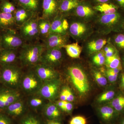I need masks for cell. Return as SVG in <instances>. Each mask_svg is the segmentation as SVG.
Listing matches in <instances>:
<instances>
[{
	"label": "cell",
	"mask_w": 124,
	"mask_h": 124,
	"mask_svg": "<svg viewBox=\"0 0 124 124\" xmlns=\"http://www.w3.org/2000/svg\"><path fill=\"white\" fill-rule=\"evenodd\" d=\"M96 10L100 11L103 15H109L116 13L117 8L112 4L108 3L101 4L94 7Z\"/></svg>",
	"instance_id": "cell-28"
},
{
	"label": "cell",
	"mask_w": 124,
	"mask_h": 124,
	"mask_svg": "<svg viewBox=\"0 0 124 124\" xmlns=\"http://www.w3.org/2000/svg\"><path fill=\"white\" fill-rule=\"evenodd\" d=\"M37 94L36 96H33L29 99L28 100V104L32 108L35 110L43 108L47 103H46V100H47L40 95Z\"/></svg>",
	"instance_id": "cell-26"
},
{
	"label": "cell",
	"mask_w": 124,
	"mask_h": 124,
	"mask_svg": "<svg viewBox=\"0 0 124 124\" xmlns=\"http://www.w3.org/2000/svg\"><path fill=\"white\" fill-rule=\"evenodd\" d=\"M105 63L109 69H115L121 66L120 58L116 53L111 57L106 58Z\"/></svg>",
	"instance_id": "cell-32"
},
{
	"label": "cell",
	"mask_w": 124,
	"mask_h": 124,
	"mask_svg": "<svg viewBox=\"0 0 124 124\" xmlns=\"http://www.w3.org/2000/svg\"><path fill=\"white\" fill-rule=\"evenodd\" d=\"M15 6L8 0H2L0 4V11L14 14L16 9Z\"/></svg>",
	"instance_id": "cell-31"
},
{
	"label": "cell",
	"mask_w": 124,
	"mask_h": 124,
	"mask_svg": "<svg viewBox=\"0 0 124 124\" xmlns=\"http://www.w3.org/2000/svg\"><path fill=\"white\" fill-rule=\"evenodd\" d=\"M122 124H124V119L122 121Z\"/></svg>",
	"instance_id": "cell-53"
},
{
	"label": "cell",
	"mask_w": 124,
	"mask_h": 124,
	"mask_svg": "<svg viewBox=\"0 0 124 124\" xmlns=\"http://www.w3.org/2000/svg\"><path fill=\"white\" fill-rule=\"evenodd\" d=\"M18 59L23 66L34 67L40 63L42 52L45 49L43 44L26 43L20 48Z\"/></svg>",
	"instance_id": "cell-1"
},
{
	"label": "cell",
	"mask_w": 124,
	"mask_h": 124,
	"mask_svg": "<svg viewBox=\"0 0 124 124\" xmlns=\"http://www.w3.org/2000/svg\"><path fill=\"white\" fill-rule=\"evenodd\" d=\"M115 42L119 48L124 49V35L120 34L117 35L115 38Z\"/></svg>",
	"instance_id": "cell-38"
},
{
	"label": "cell",
	"mask_w": 124,
	"mask_h": 124,
	"mask_svg": "<svg viewBox=\"0 0 124 124\" xmlns=\"http://www.w3.org/2000/svg\"><path fill=\"white\" fill-rule=\"evenodd\" d=\"M14 14L7 13L0 11V31L9 29H16Z\"/></svg>",
	"instance_id": "cell-18"
},
{
	"label": "cell",
	"mask_w": 124,
	"mask_h": 124,
	"mask_svg": "<svg viewBox=\"0 0 124 124\" xmlns=\"http://www.w3.org/2000/svg\"><path fill=\"white\" fill-rule=\"evenodd\" d=\"M67 87H64L62 89L59 95L60 100L62 101H66Z\"/></svg>",
	"instance_id": "cell-44"
},
{
	"label": "cell",
	"mask_w": 124,
	"mask_h": 124,
	"mask_svg": "<svg viewBox=\"0 0 124 124\" xmlns=\"http://www.w3.org/2000/svg\"><path fill=\"white\" fill-rule=\"evenodd\" d=\"M0 124H13L11 118L5 113L0 112Z\"/></svg>",
	"instance_id": "cell-39"
},
{
	"label": "cell",
	"mask_w": 124,
	"mask_h": 124,
	"mask_svg": "<svg viewBox=\"0 0 124 124\" xmlns=\"http://www.w3.org/2000/svg\"><path fill=\"white\" fill-rule=\"evenodd\" d=\"M69 57L73 58H78L80 57L82 51V48L76 43L67 44L64 47Z\"/></svg>",
	"instance_id": "cell-25"
},
{
	"label": "cell",
	"mask_w": 124,
	"mask_h": 124,
	"mask_svg": "<svg viewBox=\"0 0 124 124\" xmlns=\"http://www.w3.org/2000/svg\"><path fill=\"white\" fill-rule=\"evenodd\" d=\"M121 80L122 86L124 89V73L122 74V76H121Z\"/></svg>",
	"instance_id": "cell-50"
},
{
	"label": "cell",
	"mask_w": 124,
	"mask_h": 124,
	"mask_svg": "<svg viewBox=\"0 0 124 124\" xmlns=\"http://www.w3.org/2000/svg\"><path fill=\"white\" fill-rule=\"evenodd\" d=\"M120 18L119 14L116 13L109 15L102 14L99 19V23L101 27L105 29L110 28L117 23Z\"/></svg>",
	"instance_id": "cell-19"
},
{
	"label": "cell",
	"mask_w": 124,
	"mask_h": 124,
	"mask_svg": "<svg viewBox=\"0 0 124 124\" xmlns=\"http://www.w3.org/2000/svg\"><path fill=\"white\" fill-rule=\"evenodd\" d=\"M69 23L67 33L76 40L83 39L91 33V28L84 22L75 20Z\"/></svg>",
	"instance_id": "cell-9"
},
{
	"label": "cell",
	"mask_w": 124,
	"mask_h": 124,
	"mask_svg": "<svg viewBox=\"0 0 124 124\" xmlns=\"http://www.w3.org/2000/svg\"><path fill=\"white\" fill-rule=\"evenodd\" d=\"M0 83L6 87L18 89L23 75L20 67L11 64L0 67Z\"/></svg>",
	"instance_id": "cell-2"
},
{
	"label": "cell",
	"mask_w": 124,
	"mask_h": 124,
	"mask_svg": "<svg viewBox=\"0 0 124 124\" xmlns=\"http://www.w3.org/2000/svg\"><path fill=\"white\" fill-rule=\"evenodd\" d=\"M107 43V40L104 38H99L92 40L87 44V49L90 54L97 53L100 51Z\"/></svg>",
	"instance_id": "cell-24"
},
{
	"label": "cell",
	"mask_w": 124,
	"mask_h": 124,
	"mask_svg": "<svg viewBox=\"0 0 124 124\" xmlns=\"http://www.w3.org/2000/svg\"><path fill=\"white\" fill-rule=\"evenodd\" d=\"M106 58L103 51H99L96 53L93 58L94 63L98 66H102L105 63Z\"/></svg>",
	"instance_id": "cell-34"
},
{
	"label": "cell",
	"mask_w": 124,
	"mask_h": 124,
	"mask_svg": "<svg viewBox=\"0 0 124 124\" xmlns=\"http://www.w3.org/2000/svg\"><path fill=\"white\" fill-rule=\"evenodd\" d=\"M19 6L31 11L35 14L40 8L39 0H16Z\"/></svg>",
	"instance_id": "cell-22"
},
{
	"label": "cell",
	"mask_w": 124,
	"mask_h": 124,
	"mask_svg": "<svg viewBox=\"0 0 124 124\" xmlns=\"http://www.w3.org/2000/svg\"><path fill=\"white\" fill-rule=\"evenodd\" d=\"M118 4L124 8V0H116Z\"/></svg>",
	"instance_id": "cell-49"
},
{
	"label": "cell",
	"mask_w": 124,
	"mask_h": 124,
	"mask_svg": "<svg viewBox=\"0 0 124 124\" xmlns=\"http://www.w3.org/2000/svg\"><path fill=\"white\" fill-rule=\"evenodd\" d=\"M111 106L116 112H121L124 109V96L120 95L113 99L111 102Z\"/></svg>",
	"instance_id": "cell-33"
},
{
	"label": "cell",
	"mask_w": 124,
	"mask_h": 124,
	"mask_svg": "<svg viewBox=\"0 0 124 124\" xmlns=\"http://www.w3.org/2000/svg\"><path fill=\"white\" fill-rule=\"evenodd\" d=\"M79 5L78 0H63L60 3L59 10L62 13L68 12Z\"/></svg>",
	"instance_id": "cell-27"
},
{
	"label": "cell",
	"mask_w": 124,
	"mask_h": 124,
	"mask_svg": "<svg viewBox=\"0 0 124 124\" xmlns=\"http://www.w3.org/2000/svg\"><path fill=\"white\" fill-rule=\"evenodd\" d=\"M67 73L71 82L80 95H86L89 91L88 79L85 72L80 67L69 66L67 69Z\"/></svg>",
	"instance_id": "cell-3"
},
{
	"label": "cell",
	"mask_w": 124,
	"mask_h": 124,
	"mask_svg": "<svg viewBox=\"0 0 124 124\" xmlns=\"http://www.w3.org/2000/svg\"><path fill=\"white\" fill-rule=\"evenodd\" d=\"M74 96L70 90L67 87L66 101L69 102L73 101L74 100Z\"/></svg>",
	"instance_id": "cell-41"
},
{
	"label": "cell",
	"mask_w": 124,
	"mask_h": 124,
	"mask_svg": "<svg viewBox=\"0 0 124 124\" xmlns=\"http://www.w3.org/2000/svg\"><path fill=\"white\" fill-rule=\"evenodd\" d=\"M115 92L112 90L104 92L98 98V101L99 103H102L112 100L115 96Z\"/></svg>",
	"instance_id": "cell-35"
},
{
	"label": "cell",
	"mask_w": 124,
	"mask_h": 124,
	"mask_svg": "<svg viewBox=\"0 0 124 124\" xmlns=\"http://www.w3.org/2000/svg\"><path fill=\"white\" fill-rule=\"evenodd\" d=\"M1 49H19L26 43L16 29L0 31Z\"/></svg>",
	"instance_id": "cell-5"
},
{
	"label": "cell",
	"mask_w": 124,
	"mask_h": 124,
	"mask_svg": "<svg viewBox=\"0 0 124 124\" xmlns=\"http://www.w3.org/2000/svg\"><path fill=\"white\" fill-rule=\"evenodd\" d=\"M73 108V106L71 102L66 101L65 103V112L66 113L70 114Z\"/></svg>",
	"instance_id": "cell-42"
},
{
	"label": "cell",
	"mask_w": 124,
	"mask_h": 124,
	"mask_svg": "<svg viewBox=\"0 0 124 124\" xmlns=\"http://www.w3.org/2000/svg\"><path fill=\"white\" fill-rule=\"evenodd\" d=\"M21 98V94L18 89L0 86V112H3L10 104Z\"/></svg>",
	"instance_id": "cell-7"
},
{
	"label": "cell",
	"mask_w": 124,
	"mask_h": 124,
	"mask_svg": "<svg viewBox=\"0 0 124 124\" xmlns=\"http://www.w3.org/2000/svg\"><path fill=\"white\" fill-rule=\"evenodd\" d=\"M42 110L44 116L47 120H60L62 116L60 110L53 102L46 103Z\"/></svg>",
	"instance_id": "cell-17"
},
{
	"label": "cell",
	"mask_w": 124,
	"mask_h": 124,
	"mask_svg": "<svg viewBox=\"0 0 124 124\" xmlns=\"http://www.w3.org/2000/svg\"></svg>",
	"instance_id": "cell-54"
},
{
	"label": "cell",
	"mask_w": 124,
	"mask_h": 124,
	"mask_svg": "<svg viewBox=\"0 0 124 124\" xmlns=\"http://www.w3.org/2000/svg\"><path fill=\"white\" fill-rule=\"evenodd\" d=\"M67 35H63L55 33H50L43 40V44L45 49L62 48L67 44L68 38Z\"/></svg>",
	"instance_id": "cell-11"
},
{
	"label": "cell",
	"mask_w": 124,
	"mask_h": 124,
	"mask_svg": "<svg viewBox=\"0 0 124 124\" xmlns=\"http://www.w3.org/2000/svg\"><path fill=\"white\" fill-rule=\"evenodd\" d=\"M38 23L39 38L44 40L50 33L51 22L41 17L38 18Z\"/></svg>",
	"instance_id": "cell-20"
},
{
	"label": "cell",
	"mask_w": 124,
	"mask_h": 124,
	"mask_svg": "<svg viewBox=\"0 0 124 124\" xmlns=\"http://www.w3.org/2000/svg\"><path fill=\"white\" fill-rule=\"evenodd\" d=\"M94 76L97 83L101 86H105L107 84V80L106 78L98 71H94Z\"/></svg>",
	"instance_id": "cell-36"
},
{
	"label": "cell",
	"mask_w": 124,
	"mask_h": 124,
	"mask_svg": "<svg viewBox=\"0 0 124 124\" xmlns=\"http://www.w3.org/2000/svg\"><path fill=\"white\" fill-rule=\"evenodd\" d=\"M96 0L99 3L102 4V3H107V2L109 0Z\"/></svg>",
	"instance_id": "cell-51"
},
{
	"label": "cell",
	"mask_w": 124,
	"mask_h": 124,
	"mask_svg": "<svg viewBox=\"0 0 124 124\" xmlns=\"http://www.w3.org/2000/svg\"><path fill=\"white\" fill-rule=\"evenodd\" d=\"M1 49V31H0V49Z\"/></svg>",
	"instance_id": "cell-52"
},
{
	"label": "cell",
	"mask_w": 124,
	"mask_h": 124,
	"mask_svg": "<svg viewBox=\"0 0 124 124\" xmlns=\"http://www.w3.org/2000/svg\"><path fill=\"white\" fill-rule=\"evenodd\" d=\"M33 70L43 82L57 79L58 74L54 68L40 63L33 67Z\"/></svg>",
	"instance_id": "cell-13"
},
{
	"label": "cell",
	"mask_w": 124,
	"mask_h": 124,
	"mask_svg": "<svg viewBox=\"0 0 124 124\" xmlns=\"http://www.w3.org/2000/svg\"><path fill=\"white\" fill-rule=\"evenodd\" d=\"M104 54H105L106 58H107L113 56L115 53V51H114V49L112 48L110 50Z\"/></svg>",
	"instance_id": "cell-46"
},
{
	"label": "cell",
	"mask_w": 124,
	"mask_h": 124,
	"mask_svg": "<svg viewBox=\"0 0 124 124\" xmlns=\"http://www.w3.org/2000/svg\"><path fill=\"white\" fill-rule=\"evenodd\" d=\"M76 13L80 17L87 18L93 16L94 12L93 9L88 6L79 5L76 8Z\"/></svg>",
	"instance_id": "cell-29"
},
{
	"label": "cell",
	"mask_w": 124,
	"mask_h": 124,
	"mask_svg": "<svg viewBox=\"0 0 124 124\" xmlns=\"http://www.w3.org/2000/svg\"><path fill=\"white\" fill-rule=\"evenodd\" d=\"M62 48L45 49L42 52L40 63L54 68L62 62L63 58Z\"/></svg>",
	"instance_id": "cell-10"
},
{
	"label": "cell",
	"mask_w": 124,
	"mask_h": 124,
	"mask_svg": "<svg viewBox=\"0 0 124 124\" xmlns=\"http://www.w3.org/2000/svg\"><path fill=\"white\" fill-rule=\"evenodd\" d=\"M110 69L114 73L118 74L120 71L122 69V67H121V66H120L119 67L116 68H115V69Z\"/></svg>",
	"instance_id": "cell-48"
},
{
	"label": "cell",
	"mask_w": 124,
	"mask_h": 124,
	"mask_svg": "<svg viewBox=\"0 0 124 124\" xmlns=\"http://www.w3.org/2000/svg\"><path fill=\"white\" fill-rule=\"evenodd\" d=\"M63 16L58 15L51 21L50 33H55L61 35H67L63 29L62 19Z\"/></svg>",
	"instance_id": "cell-23"
},
{
	"label": "cell",
	"mask_w": 124,
	"mask_h": 124,
	"mask_svg": "<svg viewBox=\"0 0 124 124\" xmlns=\"http://www.w3.org/2000/svg\"><path fill=\"white\" fill-rule=\"evenodd\" d=\"M86 118L82 116H76L72 118L69 124H86Z\"/></svg>",
	"instance_id": "cell-37"
},
{
	"label": "cell",
	"mask_w": 124,
	"mask_h": 124,
	"mask_svg": "<svg viewBox=\"0 0 124 124\" xmlns=\"http://www.w3.org/2000/svg\"><path fill=\"white\" fill-rule=\"evenodd\" d=\"M38 19L36 16H34L19 27V33L25 42L30 43L39 38Z\"/></svg>",
	"instance_id": "cell-6"
},
{
	"label": "cell",
	"mask_w": 124,
	"mask_h": 124,
	"mask_svg": "<svg viewBox=\"0 0 124 124\" xmlns=\"http://www.w3.org/2000/svg\"><path fill=\"white\" fill-rule=\"evenodd\" d=\"M106 75L108 80L110 82H113L117 80L118 74L114 73L110 69H108L106 72Z\"/></svg>",
	"instance_id": "cell-40"
},
{
	"label": "cell",
	"mask_w": 124,
	"mask_h": 124,
	"mask_svg": "<svg viewBox=\"0 0 124 124\" xmlns=\"http://www.w3.org/2000/svg\"><path fill=\"white\" fill-rule=\"evenodd\" d=\"M14 15L16 24L17 27L22 26L32 18L35 16L34 13L20 6L16 9Z\"/></svg>",
	"instance_id": "cell-16"
},
{
	"label": "cell",
	"mask_w": 124,
	"mask_h": 124,
	"mask_svg": "<svg viewBox=\"0 0 124 124\" xmlns=\"http://www.w3.org/2000/svg\"><path fill=\"white\" fill-rule=\"evenodd\" d=\"M46 124H62L60 120H47Z\"/></svg>",
	"instance_id": "cell-47"
},
{
	"label": "cell",
	"mask_w": 124,
	"mask_h": 124,
	"mask_svg": "<svg viewBox=\"0 0 124 124\" xmlns=\"http://www.w3.org/2000/svg\"><path fill=\"white\" fill-rule=\"evenodd\" d=\"M43 81L34 70H31L23 75L20 87L27 94H37L41 88Z\"/></svg>",
	"instance_id": "cell-4"
},
{
	"label": "cell",
	"mask_w": 124,
	"mask_h": 124,
	"mask_svg": "<svg viewBox=\"0 0 124 124\" xmlns=\"http://www.w3.org/2000/svg\"><path fill=\"white\" fill-rule=\"evenodd\" d=\"M60 85V81L58 78L44 82L37 94L53 102L58 96Z\"/></svg>",
	"instance_id": "cell-8"
},
{
	"label": "cell",
	"mask_w": 124,
	"mask_h": 124,
	"mask_svg": "<svg viewBox=\"0 0 124 124\" xmlns=\"http://www.w3.org/2000/svg\"><path fill=\"white\" fill-rule=\"evenodd\" d=\"M60 3L58 0H42L41 17L51 22L58 15Z\"/></svg>",
	"instance_id": "cell-12"
},
{
	"label": "cell",
	"mask_w": 124,
	"mask_h": 124,
	"mask_svg": "<svg viewBox=\"0 0 124 124\" xmlns=\"http://www.w3.org/2000/svg\"><path fill=\"white\" fill-rule=\"evenodd\" d=\"M18 49H0V67L15 64L18 58Z\"/></svg>",
	"instance_id": "cell-14"
},
{
	"label": "cell",
	"mask_w": 124,
	"mask_h": 124,
	"mask_svg": "<svg viewBox=\"0 0 124 124\" xmlns=\"http://www.w3.org/2000/svg\"><path fill=\"white\" fill-rule=\"evenodd\" d=\"M0 0V1H2V0Z\"/></svg>",
	"instance_id": "cell-55"
},
{
	"label": "cell",
	"mask_w": 124,
	"mask_h": 124,
	"mask_svg": "<svg viewBox=\"0 0 124 124\" xmlns=\"http://www.w3.org/2000/svg\"><path fill=\"white\" fill-rule=\"evenodd\" d=\"M99 113L102 119L106 122H109L116 116V110L111 106H104L99 109Z\"/></svg>",
	"instance_id": "cell-21"
},
{
	"label": "cell",
	"mask_w": 124,
	"mask_h": 124,
	"mask_svg": "<svg viewBox=\"0 0 124 124\" xmlns=\"http://www.w3.org/2000/svg\"><path fill=\"white\" fill-rule=\"evenodd\" d=\"M66 101H62L59 100L56 102L55 104L60 110L65 112V103Z\"/></svg>",
	"instance_id": "cell-43"
},
{
	"label": "cell",
	"mask_w": 124,
	"mask_h": 124,
	"mask_svg": "<svg viewBox=\"0 0 124 124\" xmlns=\"http://www.w3.org/2000/svg\"><path fill=\"white\" fill-rule=\"evenodd\" d=\"M19 124H42V123L38 116L32 114H28L22 118Z\"/></svg>",
	"instance_id": "cell-30"
},
{
	"label": "cell",
	"mask_w": 124,
	"mask_h": 124,
	"mask_svg": "<svg viewBox=\"0 0 124 124\" xmlns=\"http://www.w3.org/2000/svg\"><path fill=\"white\" fill-rule=\"evenodd\" d=\"M62 26L64 31L67 33L69 27V22L66 19L63 17L62 19Z\"/></svg>",
	"instance_id": "cell-45"
},
{
	"label": "cell",
	"mask_w": 124,
	"mask_h": 124,
	"mask_svg": "<svg viewBox=\"0 0 124 124\" xmlns=\"http://www.w3.org/2000/svg\"><path fill=\"white\" fill-rule=\"evenodd\" d=\"M26 111V106L21 98L14 102L7 107L3 112L10 117L16 118L23 115Z\"/></svg>",
	"instance_id": "cell-15"
}]
</instances>
